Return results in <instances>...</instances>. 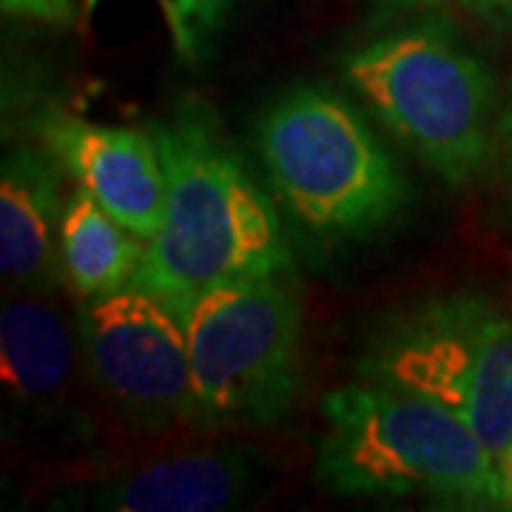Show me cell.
<instances>
[{
  "label": "cell",
  "mask_w": 512,
  "mask_h": 512,
  "mask_svg": "<svg viewBox=\"0 0 512 512\" xmlns=\"http://www.w3.org/2000/svg\"><path fill=\"white\" fill-rule=\"evenodd\" d=\"M359 373L453 410L498 464L512 447V316L487 296H441L387 319Z\"/></svg>",
  "instance_id": "4"
},
{
  "label": "cell",
  "mask_w": 512,
  "mask_h": 512,
  "mask_svg": "<svg viewBox=\"0 0 512 512\" xmlns=\"http://www.w3.org/2000/svg\"><path fill=\"white\" fill-rule=\"evenodd\" d=\"M458 3L481 15L484 20L512 23V0H458Z\"/></svg>",
  "instance_id": "15"
},
{
  "label": "cell",
  "mask_w": 512,
  "mask_h": 512,
  "mask_svg": "<svg viewBox=\"0 0 512 512\" xmlns=\"http://www.w3.org/2000/svg\"><path fill=\"white\" fill-rule=\"evenodd\" d=\"M94 3H97V0H89V6H94Z\"/></svg>",
  "instance_id": "19"
},
{
  "label": "cell",
  "mask_w": 512,
  "mask_h": 512,
  "mask_svg": "<svg viewBox=\"0 0 512 512\" xmlns=\"http://www.w3.org/2000/svg\"><path fill=\"white\" fill-rule=\"evenodd\" d=\"M94 387L146 433L194 421L183 313L140 285L89 299L77 319Z\"/></svg>",
  "instance_id": "7"
},
{
  "label": "cell",
  "mask_w": 512,
  "mask_h": 512,
  "mask_svg": "<svg viewBox=\"0 0 512 512\" xmlns=\"http://www.w3.org/2000/svg\"><path fill=\"white\" fill-rule=\"evenodd\" d=\"M0 9L3 15L46 20V23L72 20V0H0Z\"/></svg>",
  "instance_id": "14"
},
{
  "label": "cell",
  "mask_w": 512,
  "mask_h": 512,
  "mask_svg": "<svg viewBox=\"0 0 512 512\" xmlns=\"http://www.w3.org/2000/svg\"><path fill=\"white\" fill-rule=\"evenodd\" d=\"M504 137L510 140V148H512V103H510V109H507V114H504Z\"/></svg>",
  "instance_id": "18"
},
{
  "label": "cell",
  "mask_w": 512,
  "mask_h": 512,
  "mask_svg": "<svg viewBox=\"0 0 512 512\" xmlns=\"http://www.w3.org/2000/svg\"><path fill=\"white\" fill-rule=\"evenodd\" d=\"M234 0H174L177 32L191 55L222 26Z\"/></svg>",
  "instance_id": "13"
},
{
  "label": "cell",
  "mask_w": 512,
  "mask_h": 512,
  "mask_svg": "<svg viewBox=\"0 0 512 512\" xmlns=\"http://www.w3.org/2000/svg\"><path fill=\"white\" fill-rule=\"evenodd\" d=\"M183 319L197 424H271L291 410L302 311L285 274L220 282Z\"/></svg>",
  "instance_id": "6"
},
{
  "label": "cell",
  "mask_w": 512,
  "mask_h": 512,
  "mask_svg": "<svg viewBox=\"0 0 512 512\" xmlns=\"http://www.w3.org/2000/svg\"><path fill=\"white\" fill-rule=\"evenodd\" d=\"M256 481L259 464L242 447L191 450L109 478L92 504L117 512H220L245 504Z\"/></svg>",
  "instance_id": "10"
},
{
  "label": "cell",
  "mask_w": 512,
  "mask_h": 512,
  "mask_svg": "<svg viewBox=\"0 0 512 512\" xmlns=\"http://www.w3.org/2000/svg\"><path fill=\"white\" fill-rule=\"evenodd\" d=\"M60 163L40 146H18L0 168V271L20 288H52L60 274Z\"/></svg>",
  "instance_id": "9"
},
{
  "label": "cell",
  "mask_w": 512,
  "mask_h": 512,
  "mask_svg": "<svg viewBox=\"0 0 512 512\" xmlns=\"http://www.w3.org/2000/svg\"><path fill=\"white\" fill-rule=\"evenodd\" d=\"M35 288L3 302L0 376L12 399L29 410H55L66 399L80 365V325L52 296Z\"/></svg>",
  "instance_id": "11"
},
{
  "label": "cell",
  "mask_w": 512,
  "mask_h": 512,
  "mask_svg": "<svg viewBox=\"0 0 512 512\" xmlns=\"http://www.w3.org/2000/svg\"><path fill=\"white\" fill-rule=\"evenodd\" d=\"M37 140L83 191L137 237L157 234L165 214V165L157 137L100 126L63 109L35 117Z\"/></svg>",
  "instance_id": "8"
},
{
  "label": "cell",
  "mask_w": 512,
  "mask_h": 512,
  "mask_svg": "<svg viewBox=\"0 0 512 512\" xmlns=\"http://www.w3.org/2000/svg\"><path fill=\"white\" fill-rule=\"evenodd\" d=\"M146 254V239L114 220L77 185L66 197L60 225V274L83 302L120 291L134 282Z\"/></svg>",
  "instance_id": "12"
},
{
  "label": "cell",
  "mask_w": 512,
  "mask_h": 512,
  "mask_svg": "<svg viewBox=\"0 0 512 512\" xmlns=\"http://www.w3.org/2000/svg\"><path fill=\"white\" fill-rule=\"evenodd\" d=\"M353 92L447 183L473 180L490 154L493 80L439 26L379 37L342 66Z\"/></svg>",
  "instance_id": "5"
},
{
  "label": "cell",
  "mask_w": 512,
  "mask_h": 512,
  "mask_svg": "<svg viewBox=\"0 0 512 512\" xmlns=\"http://www.w3.org/2000/svg\"><path fill=\"white\" fill-rule=\"evenodd\" d=\"M501 481H504V504L507 510H512V447L507 450V456L501 458Z\"/></svg>",
  "instance_id": "16"
},
{
  "label": "cell",
  "mask_w": 512,
  "mask_h": 512,
  "mask_svg": "<svg viewBox=\"0 0 512 512\" xmlns=\"http://www.w3.org/2000/svg\"><path fill=\"white\" fill-rule=\"evenodd\" d=\"M384 3H390L396 9H421V6H433L439 0H384Z\"/></svg>",
  "instance_id": "17"
},
{
  "label": "cell",
  "mask_w": 512,
  "mask_h": 512,
  "mask_svg": "<svg viewBox=\"0 0 512 512\" xmlns=\"http://www.w3.org/2000/svg\"><path fill=\"white\" fill-rule=\"evenodd\" d=\"M154 137L165 165V214L131 285L185 316L220 282L288 274L291 251L274 202L239 163L214 114L183 103Z\"/></svg>",
  "instance_id": "1"
},
{
  "label": "cell",
  "mask_w": 512,
  "mask_h": 512,
  "mask_svg": "<svg viewBox=\"0 0 512 512\" xmlns=\"http://www.w3.org/2000/svg\"><path fill=\"white\" fill-rule=\"evenodd\" d=\"M256 146L293 220L319 239L365 237L402 208V174L359 111L299 86L262 114Z\"/></svg>",
  "instance_id": "3"
},
{
  "label": "cell",
  "mask_w": 512,
  "mask_h": 512,
  "mask_svg": "<svg viewBox=\"0 0 512 512\" xmlns=\"http://www.w3.org/2000/svg\"><path fill=\"white\" fill-rule=\"evenodd\" d=\"M316 478L342 498L424 495L450 507L507 510L501 467L453 410L362 382L322 402Z\"/></svg>",
  "instance_id": "2"
}]
</instances>
